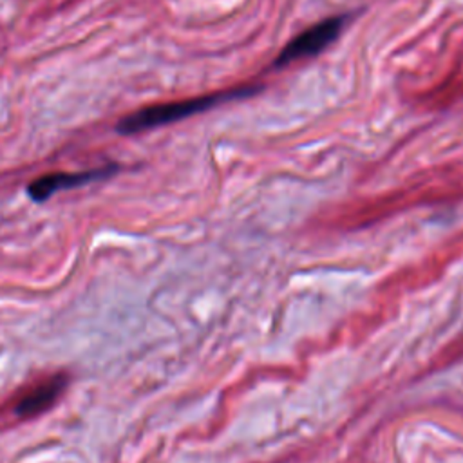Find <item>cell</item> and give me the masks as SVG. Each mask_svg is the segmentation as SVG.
<instances>
[{
    "mask_svg": "<svg viewBox=\"0 0 463 463\" xmlns=\"http://www.w3.org/2000/svg\"><path fill=\"white\" fill-rule=\"evenodd\" d=\"M116 166H107V168H94V170H85V172H52L36 177L29 186L27 194L33 201L42 203L47 201L52 194L60 190H69L76 188L98 179H103L110 174H114Z\"/></svg>",
    "mask_w": 463,
    "mask_h": 463,
    "instance_id": "3957f363",
    "label": "cell"
},
{
    "mask_svg": "<svg viewBox=\"0 0 463 463\" xmlns=\"http://www.w3.org/2000/svg\"><path fill=\"white\" fill-rule=\"evenodd\" d=\"M344 22H345L344 16H331L307 27L306 31H302L300 34H297L293 40L288 42V45L279 52L275 65L284 67L293 61L311 58L322 52L331 42L336 40Z\"/></svg>",
    "mask_w": 463,
    "mask_h": 463,
    "instance_id": "7a4b0ae2",
    "label": "cell"
},
{
    "mask_svg": "<svg viewBox=\"0 0 463 463\" xmlns=\"http://www.w3.org/2000/svg\"><path fill=\"white\" fill-rule=\"evenodd\" d=\"M255 92L253 87H239L228 92H213V94H204V96H195L188 99H179V101H168V103H156V105H146L139 110H134L121 118L116 125V130L123 136L152 130L156 127L170 125L179 119L190 118L194 114L204 112L222 101L228 99H237V98H246Z\"/></svg>",
    "mask_w": 463,
    "mask_h": 463,
    "instance_id": "6da1fadb",
    "label": "cell"
},
{
    "mask_svg": "<svg viewBox=\"0 0 463 463\" xmlns=\"http://www.w3.org/2000/svg\"><path fill=\"white\" fill-rule=\"evenodd\" d=\"M67 374H54L31 389L14 407V414L20 418H33L47 411L67 387Z\"/></svg>",
    "mask_w": 463,
    "mask_h": 463,
    "instance_id": "277c9868",
    "label": "cell"
}]
</instances>
